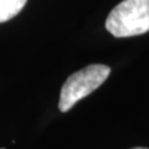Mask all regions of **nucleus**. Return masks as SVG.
Returning <instances> with one entry per match:
<instances>
[{"label":"nucleus","instance_id":"obj_4","mask_svg":"<svg viewBox=\"0 0 149 149\" xmlns=\"http://www.w3.org/2000/svg\"><path fill=\"white\" fill-rule=\"evenodd\" d=\"M133 149H149V148H142V147H138V148H133Z\"/></svg>","mask_w":149,"mask_h":149},{"label":"nucleus","instance_id":"obj_1","mask_svg":"<svg viewBox=\"0 0 149 149\" xmlns=\"http://www.w3.org/2000/svg\"><path fill=\"white\" fill-rule=\"evenodd\" d=\"M106 29L116 37H130L149 31V0H123L109 13Z\"/></svg>","mask_w":149,"mask_h":149},{"label":"nucleus","instance_id":"obj_2","mask_svg":"<svg viewBox=\"0 0 149 149\" xmlns=\"http://www.w3.org/2000/svg\"><path fill=\"white\" fill-rule=\"evenodd\" d=\"M109 73L111 68L108 66L95 63L71 74L61 88L58 102L60 111H70L80 100L97 90L108 78Z\"/></svg>","mask_w":149,"mask_h":149},{"label":"nucleus","instance_id":"obj_3","mask_svg":"<svg viewBox=\"0 0 149 149\" xmlns=\"http://www.w3.org/2000/svg\"><path fill=\"white\" fill-rule=\"evenodd\" d=\"M27 0H0V24L9 21L22 10Z\"/></svg>","mask_w":149,"mask_h":149}]
</instances>
